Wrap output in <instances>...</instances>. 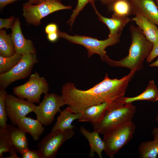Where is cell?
<instances>
[{"instance_id":"obj_1","label":"cell","mask_w":158,"mask_h":158,"mask_svg":"<svg viewBox=\"0 0 158 158\" xmlns=\"http://www.w3.org/2000/svg\"><path fill=\"white\" fill-rule=\"evenodd\" d=\"M127 89L125 81L110 78L106 74L104 79L86 90L77 88L73 83H68L61 89V97L65 105H67L74 113H81L90 106L106 102L109 106L122 102Z\"/></svg>"},{"instance_id":"obj_2","label":"cell","mask_w":158,"mask_h":158,"mask_svg":"<svg viewBox=\"0 0 158 158\" xmlns=\"http://www.w3.org/2000/svg\"><path fill=\"white\" fill-rule=\"evenodd\" d=\"M129 30L131 43L128 54L119 61L112 60L107 55L102 61L111 66L126 67L136 72L143 68L144 61L150 53L153 44L147 39L138 27L131 24Z\"/></svg>"},{"instance_id":"obj_3","label":"cell","mask_w":158,"mask_h":158,"mask_svg":"<svg viewBox=\"0 0 158 158\" xmlns=\"http://www.w3.org/2000/svg\"><path fill=\"white\" fill-rule=\"evenodd\" d=\"M132 103H125L120 107L107 109L102 119L92 124L94 131L104 135L110 130L132 121L136 112Z\"/></svg>"},{"instance_id":"obj_4","label":"cell","mask_w":158,"mask_h":158,"mask_svg":"<svg viewBox=\"0 0 158 158\" xmlns=\"http://www.w3.org/2000/svg\"><path fill=\"white\" fill-rule=\"evenodd\" d=\"M59 37L65 39L73 43L84 46L87 51L89 58L94 54H98L102 60L107 55L105 49L108 47L112 46L119 43L121 34L110 37L104 40H99L95 38L84 35H69L66 32L58 31Z\"/></svg>"},{"instance_id":"obj_5","label":"cell","mask_w":158,"mask_h":158,"mask_svg":"<svg viewBox=\"0 0 158 158\" xmlns=\"http://www.w3.org/2000/svg\"><path fill=\"white\" fill-rule=\"evenodd\" d=\"M135 126L132 121L112 129L104 135L103 141L106 155L110 158L132 139Z\"/></svg>"},{"instance_id":"obj_6","label":"cell","mask_w":158,"mask_h":158,"mask_svg":"<svg viewBox=\"0 0 158 158\" xmlns=\"http://www.w3.org/2000/svg\"><path fill=\"white\" fill-rule=\"evenodd\" d=\"M72 7L63 5L61 0H46L38 4H32L28 2L23 5V15L28 23L37 26L41 20L49 14L64 9H70Z\"/></svg>"},{"instance_id":"obj_7","label":"cell","mask_w":158,"mask_h":158,"mask_svg":"<svg viewBox=\"0 0 158 158\" xmlns=\"http://www.w3.org/2000/svg\"><path fill=\"white\" fill-rule=\"evenodd\" d=\"M49 84L44 77L36 72L30 75L29 80L24 84L13 88V93L18 97L34 103H40L42 94L49 90Z\"/></svg>"},{"instance_id":"obj_8","label":"cell","mask_w":158,"mask_h":158,"mask_svg":"<svg viewBox=\"0 0 158 158\" xmlns=\"http://www.w3.org/2000/svg\"><path fill=\"white\" fill-rule=\"evenodd\" d=\"M38 62L36 53L22 55L19 62L10 71L0 74V89L5 90L13 83L26 78Z\"/></svg>"},{"instance_id":"obj_9","label":"cell","mask_w":158,"mask_h":158,"mask_svg":"<svg viewBox=\"0 0 158 158\" xmlns=\"http://www.w3.org/2000/svg\"><path fill=\"white\" fill-rule=\"evenodd\" d=\"M73 129L57 130L45 136L38 145L41 158H54L62 144L73 137Z\"/></svg>"},{"instance_id":"obj_10","label":"cell","mask_w":158,"mask_h":158,"mask_svg":"<svg viewBox=\"0 0 158 158\" xmlns=\"http://www.w3.org/2000/svg\"><path fill=\"white\" fill-rule=\"evenodd\" d=\"M64 105L61 96L54 93H47L44 95L39 104L36 106L33 112L43 125L47 126L51 124L56 114L61 111L60 107Z\"/></svg>"},{"instance_id":"obj_11","label":"cell","mask_w":158,"mask_h":158,"mask_svg":"<svg viewBox=\"0 0 158 158\" xmlns=\"http://www.w3.org/2000/svg\"><path fill=\"white\" fill-rule=\"evenodd\" d=\"M5 104L7 116L15 126L20 119L33 112L36 106L28 100L8 94L5 97Z\"/></svg>"},{"instance_id":"obj_12","label":"cell","mask_w":158,"mask_h":158,"mask_svg":"<svg viewBox=\"0 0 158 158\" xmlns=\"http://www.w3.org/2000/svg\"><path fill=\"white\" fill-rule=\"evenodd\" d=\"M11 36L16 53L21 55L36 53L35 48L32 42L26 39L23 35L18 18L15 20L11 28Z\"/></svg>"},{"instance_id":"obj_13","label":"cell","mask_w":158,"mask_h":158,"mask_svg":"<svg viewBox=\"0 0 158 158\" xmlns=\"http://www.w3.org/2000/svg\"><path fill=\"white\" fill-rule=\"evenodd\" d=\"M133 15H142L158 26V8L154 0H130Z\"/></svg>"},{"instance_id":"obj_14","label":"cell","mask_w":158,"mask_h":158,"mask_svg":"<svg viewBox=\"0 0 158 158\" xmlns=\"http://www.w3.org/2000/svg\"><path fill=\"white\" fill-rule=\"evenodd\" d=\"M92 6L99 20L108 28L109 31L108 37L121 34L124 27L132 20L128 16H119L113 14L110 18L106 17L99 12L96 8L95 4Z\"/></svg>"},{"instance_id":"obj_15","label":"cell","mask_w":158,"mask_h":158,"mask_svg":"<svg viewBox=\"0 0 158 158\" xmlns=\"http://www.w3.org/2000/svg\"><path fill=\"white\" fill-rule=\"evenodd\" d=\"M142 30L147 39L154 44L158 40V27L154 23L141 15H137L131 19Z\"/></svg>"},{"instance_id":"obj_16","label":"cell","mask_w":158,"mask_h":158,"mask_svg":"<svg viewBox=\"0 0 158 158\" xmlns=\"http://www.w3.org/2000/svg\"><path fill=\"white\" fill-rule=\"evenodd\" d=\"M42 125L37 119L25 116L19 121L16 126L25 133L30 135L36 141L39 139L44 130Z\"/></svg>"},{"instance_id":"obj_17","label":"cell","mask_w":158,"mask_h":158,"mask_svg":"<svg viewBox=\"0 0 158 158\" xmlns=\"http://www.w3.org/2000/svg\"><path fill=\"white\" fill-rule=\"evenodd\" d=\"M80 131L89 142L90 151L89 154L90 158L94 157L96 153L99 158H102V152L105 149V145L103 141L99 136V133L95 131L90 132L83 126H81Z\"/></svg>"},{"instance_id":"obj_18","label":"cell","mask_w":158,"mask_h":158,"mask_svg":"<svg viewBox=\"0 0 158 158\" xmlns=\"http://www.w3.org/2000/svg\"><path fill=\"white\" fill-rule=\"evenodd\" d=\"M109 107L108 103L104 102L92 106L85 109L81 113L78 121L89 122L93 124L100 120Z\"/></svg>"},{"instance_id":"obj_19","label":"cell","mask_w":158,"mask_h":158,"mask_svg":"<svg viewBox=\"0 0 158 158\" xmlns=\"http://www.w3.org/2000/svg\"><path fill=\"white\" fill-rule=\"evenodd\" d=\"M81 114V113L73 112L67 107L60 112V114L57 118L56 121L51 131L59 130L73 129L75 126L72 125L73 122L76 119H78Z\"/></svg>"},{"instance_id":"obj_20","label":"cell","mask_w":158,"mask_h":158,"mask_svg":"<svg viewBox=\"0 0 158 158\" xmlns=\"http://www.w3.org/2000/svg\"><path fill=\"white\" fill-rule=\"evenodd\" d=\"M153 140L142 142L138 150L140 158H157L158 154V128H154L152 131Z\"/></svg>"},{"instance_id":"obj_21","label":"cell","mask_w":158,"mask_h":158,"mask_svg":"<svg viewBox=\"0 0 158 158\" xmlns=\"http://www.w3.org/2000/svg\"><path fill=\"white\" fill-rule=\"evenodd\" d=\"M7 129L17 152L21 154L29 149L25 133L18 127L8 124Z\"/></svg>"},{"instance_id":"obj_22","label":"cell","mask_w":158,"mask_h":158,"mask_svg":"<svg viewBox=\"0 0 158 158\" xmlns=\"http://www.w3.org/2000/svg\"><path fill=\"white\" fill-rule=\"evenodd\" d=\"M147 100L154 102L158 101V89L153 80H150L145 91L133 97H125V103H132L138 101Z\"/></svg>"},{"instance_id":"obj_23","label":"cell","mask_w":158,"mask_h":158,"mask_svg":"<svg viewBox=\"0 0 158 158\" xmlns=\"http://www.w3.org/2000/svg\"><path fill=\"white\" fill-rule=\"evenodd\" d=\"M9 152L10 156L6 158H18L17 152L13 145L6 129L0 128V158H3V154Z\"/></svg>"},{"instance_id":"obj_24","label":"cell","mask_w":158,"mask_h":158,"mask_svg":"<svg viewBox=\"0 0 158 158\" xmlns=\"http://www.w3.org/2000/svg\"><path fill=\"white\" fill-rule=\"evenodd\" d=\"M107 7L108 11L115 15L128 16L133 15L130 0H116L107 5Z\"/></svg>"},{"instance_id":"obj_25","label":"cell","mask_w":158,"mask_h":158,"mask_svg":"<svg viewBox=\"0 0 158 158\" xmlns=\"http://www.w3.org/2000/svg\"><path fill=\"white\" fill-rule=\"evenodd\" d=\"M16 53L11 35L7 34L5 30H0V55L4 57L12 56Z\"/></svg>"},{"instance_id":"obj_26","label":"cell","mask_w":158,"mask_h":158,"mask_svg":"<svg viewBox=\"0 0 158 158\" xmlns=\"http://www.w3.org/2000/svg\"><path fill=\"white\" fill-rule=\"evenodd\" d=\"M22 56V55L16 53L9 57L0 55V74L10 71L19 62Z\"/></svg>"},{"instance_id":"obj_27","label":"cell","mask_w":158,"mask_h":158,"mask_svg":"<svg viewBox=\"0 0 158 158\" xmlns=\"http://www.w3.org/2000/svg\"><path fill=\"white\" fill-rule=\"evenodd\" d=\"M7 94L5 89H0V128H7V116L6 112L5 99Z\"/></svg>"},{"instance_id":"obj_28","label":"cell","mask_w":158,"mask_h":158,"mask_svg":"<svg viewBox=\"0 0 158 158\" xmlns=\"http://www.w3.org/2000/svg\"><path fill=\"white\" fill-rule=\"evenodd\" d=\"M97 0H78L76 6L72 12L70 19L67 22L71 27L75 20L80 12L85 8L88 3L91 5L94 4L95 2Z\"/></svg>"},{"instance_id":"obj_29","label":"cell","mask_w":158,"mask_h":158,"mask_svg":"<svg viewBox=\"0 0 158 158\" xmlns=\"http://www.w3.org/2000/svg\"><path fill=\"white\" fill-rule=\"evenodd\" d=\"M15 18L13 16L6 18H0V29L5 28L6 29L11 28L14 22Z\"/></svg>"},{"instance_id":"obj_30","label":"cell","mask_w":158,"mask_h":158,"mask_svg":"<svg viewBox=\"0 0 158 158\" xmlns=\"http://www.w3.org/2000/svg\"><path fill=\"white\" fill-rule=\"evenodd\" d=\"M20 154L23 158H41L39 150H31L28 149Z\"/></svg>"},{"instance_id":"obj_31","label":"cell","mask_w":158,"mask_h":158,"mask_svg":"<svg viewBox=\"0 0 158 158\" xmlns=\"http://www.w3.org/2000/svg\"><path fill=\"white\" fill-rule=\"evenodd\" d=\"M158 56V40L154 44L151 51L146 59L148 63L151 62L156 57Z\"/></svg>"},{"instance_id":"obj_32","label":"cell","mask_w":158,"mask_h":158,"mask_svg":"<svg viewBox=\"0 0 158 158\" xmlns=\"http://www.w3.org/2000/svg\"><path fill=\"white\" fill-rule=\"evenodd\" d=\"M58 26L55 23H50L48 25L45 27V31L47 34L57 32L58 31Z\"/></svg>"},{"instance_id":"obj_33","label":"cell","mask_w":158,"mask_h":158,"mask_svg":"<svg viewBox=\"0 0 158 158\" xmlns=\"http://www.w3.org/2000/svg\"><path fill=\"white\" fill-rule=\"evenodd\" d=\"M47 37L50 41L52 42H56L59 37L58 32L48 34Z\"/></svg>"},{"instance_id":"obj_34","label":"cell","mask_w":158,"mask_h":158,"mask_svg":"<svg viewBox=\"0 0 158 158\" xmlns=\"http://www.w3.org/2000/svg\"><path fill=\"white\" fill-rule=\"evenodd\" d=\"M19 0H0V9H2L7 5Z\"/></svg>"},{"instance_id":"obj_35","label":"cell","mask_w":158,"mask_h":158,"mask_svg":"<svg viewBox=\"0 0 158 158\" xmlns=\"http://www.w3.org/2000/svg\"><path fill=\"white\" fill-rule=\"evenodd\" d=\"M46 0H28L29 3L33 5H35L40 3Z\"/></svg>"},{"instance_id":"obj_36","label":"cell","mask_w":158,"mask_h":158,"mask_svg":"<svg viewBox=\"0 0 158 158\" xmlns=\"http://www.w3.org/2000/svg\"><path fill=\"white\" fill-rule=\"evenodd\" d=\"M101 3L104 5H107L111 4L116 0H100Z\"/></svg>"},{"instance_id":"obj_37","label":"cell","mask_w":158,"mask_h":158,"mask_svg":"<svg viewBox=\"0 0 158 158\" xmlns=\"http://www.w3.org/2000/svg\"><path fill=\"white\" fill-rule=\"evenodd\" d=\"M149 66L150 67H158V58L154 62L150 64Z\"/></svg>"},{"instance_id":"obj_38","label":"cell","mask_w":158,"mask_h":158,"mask_svg":"<svg viewBox=\"0 0 158 158\" xmlns=\"http://www.w3.org/2000/svg\"><path fill=\"white\" fill-rule=\"evenodd\" d=\"M158 8V0H154Z\"/></svg>"},{"instance_id":"obj_39","label":"cell","mask_w":158,"mask_h":158,"mask_svg":"<svg viewBox=\"0 0 158 158\" xmlns=\"http://www.w3.org/2000/svg\"><path fill=\"white\" fill-rule=\"evenodd\" d=\"M155 120L157 122H158V112L157 113V115L156 117Z\"/></svg>"},{"instance_id":"obj_40","label":"cell","mask_w":158,"mask_h":158,"mask_svg":"<svg viewBox=\"0 0 158 158\" xmlns=\"http://www.w3.org/2000/svg\"></svg>"}]
</instances>
